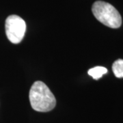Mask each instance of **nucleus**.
Returning a JSON list of instances; mask_svg holds the SVG:
<instances>
[{
	"label": "nucleus",
	"mask_w": 123,
	"mask_h": 123,
	"mask_svg": "<svg viewBox=\"0 0 123 123\" xmlns=\"http://www.w3.org/2000/svg\"><path fill=\"white\" fill-rule=\"evenodd\" d=\"M31 107L37 111L47 112L56 105V99L48 86L43 81H37L31 86L29 94Z\"/></svg>",
	"instance_id": "nucleus-1"
},
{
	"label": "nucleus",
	"mask_w": 123,
	"mask_h": 123,
	"mask_svg": "<svg viewBox=\"0 0 123 123\" xmlns=\"http://www.w3.org/2000/svg\"><path fill=\"white\" fill-rule=\"evenodd\" d=\"M92 13L98 21L111 28H118L122 25V17L118 11L109 3L103 1L94 2Z\"/></svg>",
	"instance_id": "nucleus-2"
},
{
	"label": "nucleus",
	"mask_w": 123,
	"mask_h": 123,
	"mask_svg": "<svg viewBox=\"0 0 123 123\" xmlns=\"http://www.w3.org/2000/svg\"><path fill=\"white\" fill-rule=\"evenodd\" d=\"M6 34L8 40L13 44H18L23 38L26 24L22 18L17 15H10L6 20Z\"/></svg>",
	"instance_id": "nucleus-3"
},
{
	"label": "nucleus",
	"mask_w": 123,
	"mask_h": 123,
	"mask_svg": "<svg viewBox=\"0 0 123 123\" xmlns=\"http://www.w3.org/2000/svg\"><path fill=\"white\" fill-rule=\"evenodd\" d=\"M107 73V69L103 66H96L88 70V75L92 76L94 79L98 80L102 77V76Z\"/></svg>",
	"instance_id": "nucleus-4"
},
{
	"label": "nucleus",
	"mask_w": 123,
	"mask_h": 123,
	"mask_svg": "<svg viewBox=\"0 0 123 123\" xmlns=\"http://www.w3.org/2000/svg\"><path fill=\"white\" fill-rule=\"evenodd\" d=\"M112 70L116 77H123V60L118 59L116 60L112 65Z\"/></svg>",
	"instance_id": "nucleus-5"
}]
</instances>
